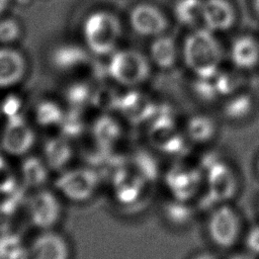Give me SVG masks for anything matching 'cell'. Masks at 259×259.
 <instances>
[{"label":"cell","mask_w":259,"mask_h":259,"mask_svg":"<svg viewBox=\"0 0 259 259\" xmlns=\"http://www.w3.org/2000/svg\"><path fill=\"white\" fill-rule=\"evenodd\" d=\"M58 190L75 202L88 200L98 186L97 174L89 168H75L65 171L57 180Z\"/></svg>","instance_id":"cell-4"},{"label":"cell","mask_w":259,"mask_h":259,"mask_svg":"<svg viewBox=\"0 0 259 259\" xmlns=\"http://www.w3.org/2000/svg\"><path fill=\"white\" fill-rule=\"evenodd\" d=\"M257 168H258V172H259V160H258V164H257Z\"/></svg>","instance_id":"cell-30"},{"label":"cell","mask_w":259,"mask_h":259,"mask_svg":"<svg viewBox=\"0 0 259 259\" xmlns=\"http://www.w3.org/2000/svg\"><path fill=\"white\" fill-rule=\"evenodd\" d=\"M20 34V26L18 22L11 18L0 20V42L4 45L15 41Z\"/></svg>","instance_id":"cell-24"},{"label":"cell","mask_w":259,"mask_h":259,"mask_svg":"<svg viewBox=\"0 0 259 259\" xmlns=\"http://www.w3.org/2000/svg\"><path fill=\"white\" fill-rule=\"evenodd\" d=\"M193 259H217V258L214 255L210 253H200V254H197Z\"/></svg>","instance_id":"cell-27"},{"label":"cell","mask_w":259,"mask_h":259,"mask_svg":"<svg viewBox=\"0 0 259 259\" xmlns=\"http://www.w3.org/2000/svg\"><path fill=\"white\" fill-rule=\"evenodd\" d=\"M83 55L80 50L77 48H72V46H66V48H62L57 51L56 54V62L57 65L63 68H70L80 64L82 62Z\"/></svg>","instance_id":"cell-22"},{"label":"cell","mask_w":259,"mask_h":259,"mask_svg":"<svg viewBox=\"0 0 259 259\" xmlns=\"http://www.w3.org/2000/svg\"><path fill=\"white\" fill-rule=\"evenodd\" d=\"M232 63L241 70H250L259 64V41L251 35H240L230 49Z\"/></svg>","instance_id":"cell-12"},{"label":"cell","mask_w":259,"mask_h":259,"mask_svg":"<svg viewBox=\"0 0 259 259\" xmlns=\"http://www.w3.org/2000/svg\"><path fill=\"white\" fill-rule=\"evenodd\" d=\"M22 174L27 184L38 186L47 179V166L37 158H28L22 165Z\"/></svg>","instance_id":"cell-18"},{"label":"cell","mask_w":259,"mask_h":259,"mask_svg":"<svg viewBox=\"0 0 259 259\" xmlns=\"http://www.w3.org/2000/svg\"><path fill=\"white\" fill-rule=\"evenodd\" d=\"M128 22L137 34L152 38L164 34L169 25L165 13L159 7L147 2L138 3L131 9Z\"/></svg>","instance_id":"cell-7"},{"label":"cell","mask_w":259,"mask_h":259,"mask_svg":"<svg viewBox=\"0 0 259 259\" xmlns=\"http://www.w3.org/2000/svg\"><path fill=\"white\" fill-rule=\"evenodd\" d=\"M27 213L34 227L44 231L51 230L61 219V202L54 192L39 189L27 201Z\"/></svg>","instance_id":"cell-6"},{"label":"cell","mask_w":259,"mask_h":259,"mask_svg":"<svg viewBox=\"0 0 259 259\" xmlns=\"http://www.w3.org/2000/svg\"><path fill=\"white\" fill-rule=\"evenodd\" d=\"M208 191L212 198L224 201L234 195L236 178L230 168L222 163L213 164L207 175Z\"/></svg>","instance_id":"cell-13"},{"label":"cell","mask_w":259,"mask_h":259,"mask_svg":"<svg viewBox=\"0 0 259 259\" xmlns=\"http://www.w3.org/2000/svg\"><path fill=\"white\" fill-rule=\"evenodd\" d=\"M26 72V61L21 53L10 48L0 49V88L13 86Z\"/></svg>","instance_id":"cell-11"},{"label":"cell","mask_w":259,"mask_h":259,"mask_svg":"<svg viewBox=\"0 0 259 259\" xmlns=\"http://www.w3.org/2000/svg\"><path fill=\"white\" fill-rule=\"evenodd\" d=\"M237 13L229 0H203L202 26L213 31H227L236 22Z\"/></svg>","instance_id":"cell-9"},{"label":"cell","mask_w":259,"mask_h":259,"mask_svg":"<svg viewBox=\"0 0 259 259\" xmlns=\"http://www.w3.org/2000/svg\"><path fill=\"white\" fill-rule=\"evenodd\" d=\"M47 165L54 169L63 168L72 157V149L66 139L56 138L50 140L45 147Z\"/></svg>","instance_id":"cell-16"},{"label":"cell","mask_w":259,"mask_h":259,"mask_svg":"<svg viewBox=\"0 0 259 259\" xmlns=\"http://www.w3.org/2000/svg\"><path fill=\"white\" fill-rule=\"evenodd\" d=\"M122 26L119 18L112 12L99 10L87 16L83 24L84 40L95 55H111L120 40Z\"/></svg>","instance_id":"cell-2"},{"label":"cell","mask_w":259,"mask_h":259,"mask_svg":"<svg viewBox=\"0 0 259 259\" xmlns=\"http://www.w3.org/2000/svg\"><path fill=\"white\" fill-rule=\"evenodd\" d=\"M117 135L118 126L108 117L101 118L95 125V137L102 143H109L113 141Z\"/></svg>","instance_id":"cell-23"},{"label":"cell","mask_w":259,"mask_h":259,"mask_svg":"<svg viewBox=\"0 0 259 259\" xmlns=\"http://www.w3.org/2000/svg\"><path fill=\"white\" fill-rule=\"evenodd\" d=\"M9 0H0V14H2L7 8Z\"/></svg>","instance_id":"cell-28"},{"label":"cell","mask_w":259,"mask_h":259,"mask_svg":"<svg viewBox=\"0 0 259 259\" xmlns=\"http://www.w3.org/2000/svg\"><path fill=\"white\" fill-rule=\"evenodd\" d=\"M108 73L118 84L136 87L148 80L151 73V61L135 49L115 50L110 55Z\"/></svg>","instance_id":"cell-3"},{"label":"cell","mask_w":259,"mask_h":259,"mask_svg":"<svg viewBox=\"0 0 259 259\" xmlns=\"http://www.w3.org/2000/svg\"><path fill=\"white\" fill-rule=\"evenodd\" d=\"M35 136L32 127L24 119L10 117L1 135V147L4 152L12 156L27 154L33 147Z\"/></svg>","instance_id":"cell-8"},{"label":"cell","mask_w":259,"mask_h":259,"mask_svg":"<svg viewBox=\"0 0 259 259\" xmlns=\"http://www.w3.org/2000/svg\"><path fill=\"white\" fill-rule=\"evenodd\" d=\"M182 59L197 78H213L220 71L223 50L215 32L198 26L189 32L182 45Z\"/></svg>","instance_id":"cell-1"},{"label":"cell","mask_w":259,"mask_h":259,"mask_svg":"<svg viewBox=\"0 0 259 259\" xmlns=\"http://www.w3.org/2000/svg\"><path fill=\"white\" fill-rule=\"evenodd\" d=\"M252 108V101L248 95H237L225 105V114L228 117L239 119L246 117Z\"/></svg>","instance_id":"cell-20"},{"label":"cell","mask_w":259,"mask_h":259,"mask_svg":"<svg viewBox=\"0 0 259 259\" xmlns=\"http://www.w3.org/2000/svg\"><path fill=\"white\" fill-rule=\"evenodd\" d=\"M246 247L249 253L259 255V226H255L249 230L245 239Z\"/></svg>","instance_id":"cell-25"},{"label":"cell","mask_w":259,"mask_h":259,"mask_svg":"<svg viewBox=\"0 0 259 259\" xmlns=\"http://www.w3.org/2000/svg\"><path fill=\"white\" fill-rule=\"evenodd\" d=\"M70 249L63 236L51 230L44 231L30 244L28 259H69Z\"/></svg>","instance_id":"cell-10"},{"label":"cell","mask_w":259,"mask_h":259,"mask_svg":"<svg viewBox=\"0 0 259 259\" xmlns=\"http://www.w3.org/2000/svg\"><path fill=\"white\" fill-rule=\"evenodd\" d=\"M253 8L255 12L259 15V0H253Z\"/></svg>","instance_id":"cell-29"},{"label":"cell","mask_w":259,"mask_h":259,"mask_svg":"<svg viewBox=\"0 0 259 259\" xmlns=\"http://www.w3.org/2000/svg\"><path fill=\"white\" fill-rule=\"evenodd\" d=\"M230 259H256L255 255L251 254V253H239L234 255L233 257H231Z\"/></svg>","instance_id":"cell-26"},{"label":"cell","mask_w":259,"mask_h":259,"mask_svg":"<svg viewBox=\"0 0 259 259\" xmlns=\"http://www.w3.org/2000/svg\"><path fill=\"white\" fill-rule=\"evenodd\" d=\"M215 132L213 120L206 115H195L187 122L188 137L196 143L209 141Z\"/></svg>","instance_id":"cell-17"},{"label":"cell","mask_w":259,"mask_h":259,"mask_svg":"<svg viewBox=\"0 0 259 259\" xmlns=\"http://www.w3.org/2000/svg\"><path fill=\"white\" fill-rule=\"evenodd\" d=\"M203 0H177L174 15L179 23L188 27H196L202 23Z\"/></svg>","instance_id":"cell-15"},{"label":"cell","mask_w":259,"mask_h":259,"mask_svg":"<svg viewBox=\"0 0 259 259\" xmlns=\"http://www.w3.org/2000/svg\"><path fill=\"white\" fill-rule=\"evenodd\" d=\"M28 250L23 249L19 239L13 235L0 237V259H25Z\"/></svg>","instance_id":"cell-19"},{"label":"cell","mask_w":259,"mask_h":259,"mask_svg":"<svg viewBox=\"0 0 259 259\" xmlns=\"http://www.w3.org/2000/svg\"><path fill=\"white\" fill-rule=\"evenodd\" d=\"M207 232L218 247H232L240 235V220L236 210L227 204L214 208L208 219Z\"/></svg>","instance_id":"cell-5"},{"label":"cell","mask_w":259,"mask_h":259,"mask_svg":"<svg viewBox=\"0 0 259 259\" xmlns=\"http://www.w3.org/2000/svg\"><path fill=\"white\" fill-rule=\"evenodd\" d=\"M37 121L41 124L49 125L63 120V113L58 104L52 101L40 102L36 109Z\"/></svg>","instance_id":"cell-21"},{"label":"cell","mask_w":259,"mask_h":259,"mask_svg":"<svg viewBox=\"0 0 259 259\" xmlns=\"http://www.w3.org/2000/svg\"><path fill=\"white\" fill-rule=\"evenodd\" d=\"M149 54V59L155 66L162 70H168L177 62L178 48L173 37L162 34L153 38Z\"/></svg>","instance_id":"cell-14"}]
</instances>
